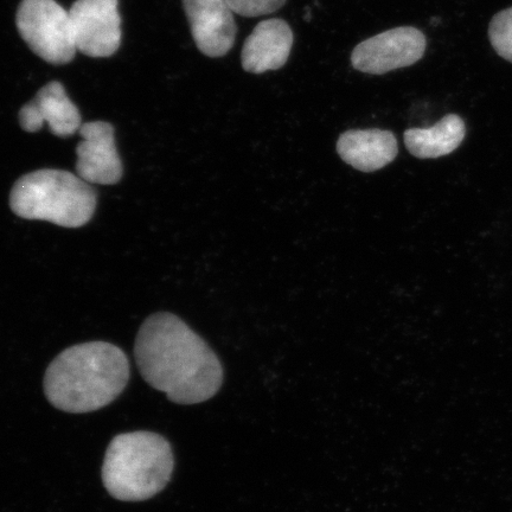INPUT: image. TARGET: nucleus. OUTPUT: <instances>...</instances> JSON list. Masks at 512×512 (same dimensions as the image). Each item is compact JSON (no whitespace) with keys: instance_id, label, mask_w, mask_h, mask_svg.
<instances>
[{"instance_id":"nucleus-1","label":"nucleus","mask_w":512,"mask_h":512,"mask_svg":"<svg viewBox=\"0 0 512 512\" xmlns=\"http://www.w3.org/2000/svg\"><path fill=\"white\" fill-rule=\"evenodd\" d=\"M134 356L143 379L178 405L206 402L222 387L219 357L172 313L158 312L145 320Z\"/></svg>"},{"instance_id":"nucleus-2","label":"nucleus","mask_w":512,"mask_h":512,"mask_svg":"<svg viewBox=\"0 0 512 512\" xmlns=\"http://www.w3.org/2000/svg\"><path fill=\"white\" fill-rule=\"evenodd\" d=\"M130 371V361L117 345H74L50 363L44 376V393L51 405L62 412L99 411L124 392Z\"/></svg>"},{"instance_id":"nucleus-3","label":"nucleus","mask_w":512,"mask_h":512,"mask_svg":"<svg viewBox=\"0 0 512 512\" xmlns=\"http://www.w3.org/2000/svg\"><path fill=\"white\" fill-rule=\"evenodd\" d=\"M174 466L171 445L162 435L123 433L108 445L102 482L108 494L118 501H147L169 484Z\"/></svg>"},{"instance_id":"nucleus-4","label":"nucleus","mask_w":512,"mask_h":512,"mask_svg":"<svg viewBox=\"0 0 512 512\" xmlns=\"http://www.w3.org/2000/svg\"><path fill=\"white\" fill-rule=\"evenodd\" d=\"M98 195L72 172L42 169L19 178L11 190L10 207L25 220L80 228L91 221Z\"/></svg>"},{"instance_id":"nucleus-5","label":"nucleus","mask_w":512,"mask_h":512,"mask_svg":"<svg viewBox=\"0 0 512 512\" xmlns=\"http://www.w3.org/2000/svg\"><path fill=\"white\" fill-rule=\"evenodd\" d=\"M16 24L24 42L42 60L51 64L74 60L78 47L69 10L56 0H22Z\"/></svg>"},{"instance_id":"nucleus-6","label":"nucleus","mask_w":512,"mask_h":512,"mask_svg":"<svg viewBox=\"0 0 512 512\" xmlns=\"http://www.w3.org/2000/svg\"><path fill=\"white\" fill-rule=\"evenodd\" d=\"M426 47L424 32L413 27L395 28L358 44L351 63L358 72L383 75L420 61Z\"/></svg>"},{"instance_id":"nucleus-7","label":"nucleus","mask_w":512,"mask_h":512,"mask_svg":"<svg viewBox=\"0 0 512 512\" xmlns=\"http://www.w3.org/2000/svg\"><path fill=\"white\" fill-rule=\"evenodd\" d=\"M69 16L80 53L94 59L117 53L123 37L118 0H76Z\"/></svg>"},{"instance_id":"nucleus-8","label":"nucleus","mask_w":512,"mask_h":512,"mask_svg":"<svg viewBox=\"0 0 512 512\" xmlns=\"http://www.w3.org/2000/svg\"><path fill=\"white\" fill-rule=\"evenodd\" d=\"M76 147V172L83 181L113 185L121 181L123 163L115 146L114 127L106 121H89L80 128Z\"/></svg>"},{"instance_id":"nucleus-9","label":"nucleus","mask_w":512,"mask_h":512,"mask_svg":"<svg viewBox=\"0 0 512 512\" xmlns=\"http://www.w3.org/2000/svg\"><path fill=\"white\" fill-rule=\"evenodd\" d=\"M183 5L198 50L214 59L227 55L238 34L227 0H183Z\"/></svg>"},{"instance_id":"nucleus-10","label":"nucleus","mask_w":512,"mask_h":512,"mask_svg":"<svg viewBox=\"0 0 512 512\" xmlns=\"http://www.w3.org/2000/svg\"><path fill=\"white\" fill-rule=\"evenodd\" d=\"M18 119L25 132L35 133L47 124L51 133L60 138L74 136L82 126L79 108L59 81L41 88L35 99L19 111Z\"/></svg>"},{"instance_id":"nucleus-11","label":"nucleus","mask_w":512,"mask_h":512,"mask_svg":"<svg viewBox=\"0 0 512 512\" xmlns=\"http://www.w3.org/2000/svg\"><path fill=\"white\" fill-rule=\"evenodd\" d=\"M293 41L292 29L283 19L260 22L243 44L242 68L252 74L283 68L290 57Z\"/></svg>"},{"instance_id":"nucleus-12","label":"nucleus","mask_w":512,"mask_h":512,"mask_svg":"<svg viewBox=\"0 0 512 512\" xmlns=\"http://www.w3.org/2000/svg\"><path fill=\"white\" fill-rule=\"evenodd\" d=\"M337 152L352 168L374 172L398 157L399 146L392 132L370 128L344 132L338 139Z\"/></svg>"},{"instance_id":"nucleus-13","label":"nucleus","mask_w":512,"mask_h":512,"mask_svg":"<svg viewBox=\"0 0 512 512\" xmlns=\"http://www.w3.org/2000/svg\"><path fill=\"white\" fill-rule=\"evenodd\" d=\"M465 136V121L457 114H450L433 127L409 128L405 132V144L414 157L435 159L451 155Z\"/></svg>"},{"instance_id":"nucleus-14","label":"nucleus","mask_w":512,"mask_h":512,"mask_svg":"<svg viewBox=\"0 0 512 512\" xmlns=\"http://www.w3.org/2000/svg\"><path fill=\"white\" fill-rule=\"evenodd\" d=\"M489 40L496 53L512 63V8L498 12L492 18Z\"/></svg>"},{"instance_id":"nucleus-15","label":"nucleus","mask_w":512,"mask_h":512,"mask_svg":"<svg viewBox=\"0 0 512 512\" xmlns=\"http://www.w3.org/2000/svg\"><path fill=\"white\" fill-rule=\"evenodd\" d=\"M230 9L243 17L271 15L283 8L286 0H227Z\"/></svg>"}]
</instances>
